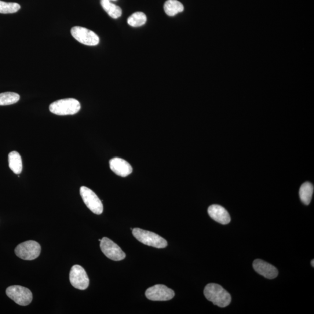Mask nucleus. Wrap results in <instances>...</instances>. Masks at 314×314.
Returning a JSON list of instances; mask_svg holds the SVG:
<instances>
[{
    "instance_id": "nucleus-18",
    "label": "nucleus",
    "mask_w": 314,
    "mask_h": 314,
    "mask_svg": "<svg viewBox=\"0 0 314 314\" xmlns=\"http://www.w3.org/2000/svg\"><path fill=\"white\" fill-rule=\"evenodd\" d=\"M147 20V16L144 13L136 12L129 17L127 23L131 27H138L143 26Z\"/></svg>"
},
{
    "instance_id": "nucleus-14",
    "label": "nucleus",
    "mask_w": 314,
    "mask_h": 314,
    "mask_svg": "<svg viewBox=\"0 0 314 314\" xmlns=\"http://www.w3.org/2000/svg\"><path fill=\"white\" fill-rule=\"evenodd\" d=\"M9 166L14 174H20L23 170V162L19 153L12 151L9 154Z\"/></svg>"
},
{
    "instance_id": "nucleus-4",
    "label": "nucleus",
    "mask_w": 314,
    "mask_h": 314,
    "mask_svg": "<svg viewBox=\"0 0 314 314\" xmlns=\"http://www.w3.org/2000/svg\"><path fill=\"white\" fill-rule=\"evenodd\" d=\"M41 251V247L35 241L29 240L18 245L15 249L17 256L24 260H34L37 258Z\"/></svg>"
},
{
    "instance_id": "nucleus-21",
    "label": "nucleus",
    "mask_w": 314,
    "mask_h": 314,
    "mask_svg": "<svg viewBox=\"0 0 314 314\" xmlns=\"http://www.w3.org/2000/svg\"><path fill=\"white\" fill-rule=\"evenodd\" d=\"M311 264H312V267H314V260H312L311 261Z\"/></svg>"
},
{
    "instance_id": "nucleus-10",
    "label": "nucleus",
    "mask_w": 314,
    "mask_h": 314,
    "mask_svg": "<svg viewBox=\"0 0 314 314\" xmlns=\"http://www.w3.org/2000/svg\"><path fill=\"white\" fill-rule=\"evenodd\" d=\"M146 297L149 300L154 301H165L173 299L175 295L174 291L162 284H157L149 287L145 292Z\"/></svg>"
},
{
    "instance_id": "nucleus-13",
    "label": "nucleus",
    "mask_w": 314,
    "mask_h": 314,
    "mask_svg": "<svg viewBox=\"0 0 314 314\" xmlns=\"http://www.w3.org/2000/svg\"><path fill=\"white\" fill-rule=\"evenodd\" d=\"M208 213L213 220L221 224L226 225L231 222V218L228 212L225 208L217 204L210 206L208 209Z\"/></svg>"
},
{
    "instance_id": "nucleus-22",
    "label": "nucleus",
    "mask_w": 314,
    "mask_h": 314,
    "mask_svg": "<svg viewBox=\"0 0 314 314\" xmlns=\"http://www.w3.org/2000/svg\"><path fill=\"white\" fill-rule=\"evenodd\" d=\"M108 1H116V0H108Z\"/></svg>"
},
{
    "instance_id": "nucleus-11",
    "label": "nucleus",
    "mask_w": 314,
    "mask_h": 314,
    "mask_svg": "<svg viewBox=\"0 0 314 314\" xmlns=\"http://www.w3.org/2000/svg\"><path fill=\"white\" fill-rule=\"evenodd\" d=\"M253 268L255 271L265 278L273 279L278 275V271L274 266L261 260H255Z\"/></svg>"
},
{
    "instance_id": "nucleus-19",
    "label": "nucleus",
    "mask_w": 314,
    "mask_h": 314,
    "mask_svg": "<svg viewBox=\"0 0 314 314\" xmlns=\"http://www.w3.org/2000/svg\"><path fill=\"white\" fill-rule=\"evenodd\" d=\"M20 95L13 92L0 93V106L16 104L20 100Z\"/></svg>"
},
{
    "instance_id": "nucleus-8",
    "label": "nucleus",
    "mask_w": 314,
    "mask_h": 314,
    "mask_svg": "<svg viewBox=\"0 0 314 314\" xmlns=\"http://www.w3.org/2000/svg\"><path fill=\"white\" fill-rule=\"evenodd\" d=\"M69 280L72 286L80 290H85L89 286V279L85 270L81 266H73L69 273Z\"/></svg>"
},
{
    "instance_id": "nucleus-17",
    "label": "nucleus",
    "mask_w": 314,
    "mask_h": 314,
    "mask_svg": "<svg viewBox=\"0 0 314 314\" xmlns=\"http://www.w3.org/2000/svg\"><path fill=\"white\" fill-rule=\"evenodd\" d=\"M101 5L105 12L112 18L116 19L122 16V12L120 7L110 1L101 0Z\"/></svg>"
},
{
    "instance_id": "nucleus-9",
    "label": "nucleus",
    "mask_w": 314,
    "mask_h": 314,
    "mask_svg": "<svg viewBox=\"0 0 314 314\" xmlns=\"http://www.w3.org/2000/svg\"><path fill=\"white\" fill-rule=\"evenodd\" d=\"M101 251L105 256L113 261H119L126 258V254L120 247L108 237H104L100 242Z\"/></svg>"
},
{
    "instance_id": "nucleus-7",
    "label": "nucleus",
    "mask_w": 314,
    "mask_h": 314,
    "mask_svg": "<svg viewBox=\"0 0 314 314\" xmlns=\"http://www.w3.org/2000/svg\"><path fill=\"white\" fill-rule=\"evenodd\" d=\"M71 35L77 41L87 46H96L100 42V38L93 31L81 27H73Z\"/></svg>"
},
{
    "instance_id": "nucleus-1",
    "label": "nucleus",
    "mask_w": 314,
    "mask_h": 314,
    "mask_svg": "<svg viewBox=\"0 0 314 314\" xmlns=\"http://www.w3.org/2000/svg\"><path fill=\"white\" fill-rule=\"evenodd\" d=\"M204 294L208 300L219 307H226L231 302V295L217 284H207L204 288Z\"/></svg>"
},
{
    "instance_id": "nucleus-6",
    "label": "nucleus",
    "mask_w": 314,
    "mask_h": 314,
    "mask_svg": "<svg viewBox=\"0 0 314 314\" xmlns=\"http://www.w3.org/2000/svg\"><path fill=\"white\" fill-rule=\"evenodd\" d=\"M80 193L86 206L93 213L97 215L103 213V203H102L99 197L92 190L86 187V186H82L80 189Z\"/></svg>"
},
{
    "instance_id": "nucleus-20",
    "label": "nucleus",
    "mask_w": 314,
    "mask_h": 314,
    "mask_svg": "<svg viewBox=\"0 0 314 314\" xmlns=\"http://www.w3.org/2000/svg\"><path fill=\"white\" fill-rule=\"evenodd\" d=\"M21 8L19 4L0 1V13L12 14L18 12Z\"/></svg>"
},
{
    "instance_id": "nucleus-2",
    "label": "nucleus",
    "mask_w": 314,
    "mask_h": 314,
    "mask_svg": "<svg viewBox=\"0 0 314 314\" xmlns=\"http://www.w3.org/2000/svg\"><path fill=\"white\" fill-rule=\"evenodd\" d=\"M81 106L77 100L66 98L54 102L50 104L49 109L55 115L65 116L77 114Z\"/></svg>"
},
{
    "instance_id": "nucleus-3",
    "label": "nucleus",
    "mask_w": 314,
    "mask_h": 314,
    "mask_svg": "<svg viewBox=\"0 0 314 314\" xmlns=\"http://www.w3.org/2000/svg\"><path fill=\"white\" fill-rule=\"evenodd\" d=\"M132 231L133 236L145 245L157 249H163L167 246V241L154 232L145 231L140 228H134Z\"/></svg>"
},
{
    "instance_id": "nucleus-15",
    "label": "nucleus",
    "mask_w": 314,
    "mask_h": 314,
    "mask_svg": "<svg viewBox=\"0 0 314 314\" xmlns=\"http://www.w3.org/2000/svg\"><path fill=\"white\" fill-rule=\"evenodd\" d=\"M164 12L169 16H174L183 12L184 7L178 0H167L164 5Z\"/></svg>"
},
{
    "instance_id": "nucleus-16",
    "label": "nucleus",
    "mask_w": 314,
    "mask_h": 314,
    "mask_svg": "<svg viewBox=\"0 0 314 314\" xmlns=\"http://www.w3.org/2000/svg\"><path fill=\"white\" fill-rule=\"evenodd\" d=\"M313 185L309 182L302 184L300 189V197L303 203L309 205L311 202L313 193Z\"/></svg>"
},
{
    "instance_id": "nucleus-5",
    "label": "nucleus",
    "mask_w": 314,
    "mask_h": 314,
    "mask_svg": "<svg viewBox=\"0 0 314 314\" xmlns=\"http://www.w3.org/2000/svg\"><path fill=\"white\" fill-rule=\"evenodd\" d=\"M6 295L17 304L27 306L32 301V292L26 287L21 286H12L7 288Z\"/></svg>"
},
{
    "instance_id": "nucleus-12",
    "label": "nucleus",
    "mask_w": 314,
    "mask_h": 314,
    "mask_svg": "<svg viewBox=\"0 0 314 314\" xmlns=\"http://www.w3.org/2000/svg\"><path fill=\"white\" fill-rule=\"evenodd\" d=\"M109 166L114 173L122 177L128 176L133 171L132 167L128 162L118 157L109 161Z\"/></svg>"
}]
</instances>
